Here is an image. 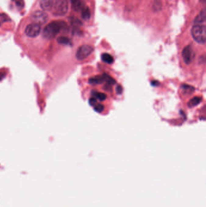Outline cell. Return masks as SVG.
Wrapping results in <instances>:
<instances>
[{
  "mask_svg": "<svg viewBox=\"0 0 206 207\" xmlns=\"http://www.w3.org/2000/svg\"><path fill=\"white\" fill-rule=\"evenodd\" d=\"M66 26L67 24L64 21H53L45 26L43 31L42 35L46 39H52Z\"/></svg>",
  "mask_w": 206,
  "mask_h": 207,
  "instance_id": "obj_1",
  "label": "cell"
},
{
  "mask_svg": "<svg viewBox=\"0 0 206 207\" xmlns=\"http://www.w3.org/2000/svg\"><path fill=\"white\" fill-rule=\"evenodd\" d=\"M69 10L68 0H54L52 9V13L56 16L65 15Z\"/></svg>",
  "mask_w": 206,
  "mask_h": 207,
  "instance_id": "obj_2",
  "label": "cell"
},
{
  "mask_svg": "<svg viewBox=\"0 0 206 207\" xmlns=\"http://www.w3.org/2000/svg\"><path fill=\"white\" fill-rule=\"evenodd\" d=\"M192 35L195 41L205 44L206 39V25L194 24L192 29Z\"/></svg>",
  "mask_w": 206,
  "mask_h": 207,
  "instance_id": "obj_3",
  "label": "cell"
},
{
  "mask_svg": "<svg viewBox=\"0 0 206 207\" xmlns=\"http://www.w3.org/2000/svg\"><path fill=\"white\" fill-rule=\"evenodd\" d=\"M94 51V48L89 45H83L79 47L76 53V58L78 61H83L87 58Z\"/></svg>",
  "mask_w": 206,
  "mask_h": 207,
  "instance_id": "obj_4",
  "label": "cell"
},
{
  "mask_svg": "<svg viewBox=\"0 0 206 207\" xmlns=\"http://www.w3.org/2000/svg\"><path fill=\"white\" fill-rule=\"evenodd\" d=\"M31 20L34 23V24L41 26L48 21V15L44 11L36 10L32 13L31 16Z\"/></svg>",
  "mask_w": 206,
  "mask_h": 207,
  "instance_id": "obj_5",
  "label": "cell"
},
{
  "mask_svg": "<svg viewBox=\"0 0 206 207\" xmlns=\"http://www.w3.org/2000/svg\"><path fill=\"white\" fill-rule=\"evenodd\" d=\"M195 56V53L191 45H187L182 52V57L186 65L190 64Z\"/></svg>",
  "mask_w": 206,
  "mask_h": 207,
  "instance_id": "obj_6",
  "label": "cell"
},
{
  "mask_svg": "<svg viewBox=\"0 0 206 207\" xmlns=\"http://www.w3.org/2000/svg\"><path fill=\"white\" fill-rule=\"evenodd\" d=\"M41 32V26L36 24H31L28 25L25 30V34L30 38L37 36Z\"/></svg>",
  "mask_w": 206,
  "mask_h": 207,
  "instance_id": "obj_7",
  "label": "cell"
},
{
  "mask_svg": "<svg viewBox=\"0 0 206 207\" xmlns=\"http://www.w3.org/2000/svg\"><path fill=\"white\" fill-rule=\"evenodd\" d=\"M54 0H39V4L41 9L45 11L52 10Z\"/></svg>",
  "mask_w": 206,
  "mask_h": 207,
  "instance_id": "obj_8",
  "label": "cell"
},
{
  "mask_svg": "<svg viewBox=\"0 0 206 207\" xmlns=\"http://www.w3.org/2000/svg\"><path fill=\"white\" fill-rule=\"evenodd\" d=\"M195 24H203L206 25V10L204 9L201 13L196 17L194 22Z\"/></svg>",
  "mask_w": 206,
  "mask_h": 207,
  "instance_id": "obj_9",
  "label": "cell"
},
{
  "mask_svg": "<svg viewBox=\"0 0 206 207\" xmlns=\"http://www.w3.org/2000/svg\"><path fill=\"white\" fill-rule=\"evenodd\" d=\"M105 82L104 76H96L93 78H91L89 79V83L91 85H98V84H102Z\"/></svg>",
  "mask_w": 206,
  "mask_h": 207,
  "instance_id": "obj_10",
  "label": "cell"
},
{
  "mask_svg": "<svg viewBox=\"0 0 206 207\" xmlns=\"http://www.w3.org/2000/svg\"><path fill=\"white\" fill-rule=\"evenodd\" d=\"M181 90L184 95H191L195 91V88L191 85L187 84H183L181 86Z\"/></svg>",
  "mask_w": 206,
  "mask_h": 207,
  "instance_id": "obj_11",
  "label": "cell"
},
{
  "mask_svg": "<svg viewBox=\"0 0 206 207\" xmlns=\"http://www.w3.org/2000/svg\"><path fill=\"white\" fill-rule=\"evenodd\" d=\"M82 18L85 20H88L91 17V12L90 9L87 6H83L81 10Z\"/></svg>",
  "mask_w": 206,
  "mask_h": 207,
  "instance_id": "obj_12",
  "label": "cell"
},
{
  "mask_svg": "<svg viewBox=\"0 0 206 207\" xmlns=\"http://www.w3.org/2000/svg\"><path fill=\"white\" fill-rule=\"evenodd\" d=\"M101 58H102V61L106 64H111L114 63L113 57L109 53H103L101 56Z\"/></svg>",
  "mask_w": 206,
  "mask_h": 207,
  "instance_id": "obj_13",
  "label": "cell"
},
{
  "mask_svg": "<svg viewBox=\"0 0 206 207\" xmlns=\"http://www.w3.org/2000/svg\"><path fill=\"white\" fill-rule=\"evenodd\" d=\"M201 101H202V98L201 97H198V96L194 97L189 101L188 107L190 108L195 107L197 106L198 105H199L201 102Z\"/></svg>",
  "mask_w": 206,
  "mask_h": 207,
  "instance_id": "obj_14",
  "label": "cell"
},
{
  "mask_svg": "<svg viewBox=\"0 0 206 207\" xmlns=\"http://www.w3.org/2000/svg\"><path fill=\"white\" fill-rule=\"evenodd\" d=\"M92 96L95 98L96 100H99L100 101H105L106 98L107 96L106 94L103 93H101V92H93L91 93Z\"/></svg>",
  "mask_w": 206,
  "mask_h": 207,
  "instance_id": "obj_15",
  "label": "cell"
},
{
  "mask_svg": "<svg viewBox=\"0 0 206 207\" xmlns=\"http://www.w3.org/2000/svg\"><path fill=\"white\" fill-rule=\"evenodd\" d=\"M57 41L60 44L64 45H70L71 44V40L68 37L66 36H60L57 39Z\"/></svg>",
  "mask_w": 206,
  "mask_h": 207,
  "instance_id": "obj_16",
  "label": "cell"
},
{
  "mask_svg": "<svg viewBox=\"0 0 206 207\" xmlns=\"http://www.w3.org/2000/svg\"><path fill=\"white\" fill-rule=\"evenodd\" d=\"M11 21L10 18L6 13H0V26L4 23L10 22Z\"/></svg>",
  "mask_w": 206,
  "mask_h": 207,
  "instance_id": "obj_17",
  "label": "cell"
},
{
  "mask_svg": "<svg viewBox=\"0 0 206 207\" xmlns=\"http://www.w3.org/2000/svg\"><path fill=\"white\" fill-rule=\"evenodd\" d=\"M94 111H96L97 113H102L104 110V106L101 103H96L95 105H94Z\"/></svg>",
  "mask_w": 206,
  "mask_h": 207,
  "instance_id": "obj_18",
  "label": "cell"
},
{
  "mask_svg": "<svg viewBox=\"0 0 206 207\" xmlns=\"http://www.w3.org/2000/svg\"><path fill=\"white\" fill-rule=\"evenodd\" d=\"M71 23L74 26H80L82 25V23L80 20H79L77 18H73L71 20Z\"/></svg>",
  "mask_w": 206,
  "mask_h": 207,
  "instance_id": "obj_19",
  "label": "cell"
},
{
  "mask_svg": "<svg viewBox=\"0 0 206 207\" xmlns=\"http://www.w3.org/2000/svg\"><path fill=\"white\" fill-rule=\"evenodd\" d=\"M162 8V4H161V2H160L159 0L158 1H155L154 3V9L155 10H160V9Z\"/></svg>",
  "mask_w": 206,
  "mask_h": 207,
  "instance_id": "obj_20",
  "label": "cell"
},
{
  "mask_svg": "<svg viewBox=\"0 0 206 207\" xmlns=\"http://www.w3.org/2000/svg\"><path fill=\"white\" fill-rule=\"evenodd\" d=\"M96 103H98L97 100L95 98H91L89 100V104L91 106H94Z\"/></svg>",
  "mask_w": 206,
  "mask_h": 207,
  "instance_id": "obj_21",
  "label": "cell"
},
{
  "mask_svg": "<svg viewBox=\"0 0 206 207\" xmlns=\"http://www.w3.org/2000/svg\"><path fill=\"white\" fill-rule=\"evenodd\" d=\"M16 5L20 8L24 7V2L23 0H16Z\"/></svg>",
  "mask_w": 206,
  "mask_h": 207,
  "instance_id": "obj_22",
  "label": "cell"
},
{
  "mask_svg": "<svg viewBox=\"0 0 206 207\" xmlns=\"http://www.w3.org/2000/svg\"><path fill=\"white\" fill-rule=\"evenodd\" d=\"M116 92L118 95H121L123 92V88L121 85H117V87H116Z\"/></svg>",
  "mask_w": 206,
  "mask_h": 207,
  "instance_id": "obj_23",
  "label": "cell"
},
{
  "mask_svg": "<svg viewBox=\"0 0 206 207\" xmlns=\"http://www.w3.org/2000/svg\"><path fill=\"white\" fill-rule=\"evenodd\" d=\"M5 76V73L3 72H0V81L2 80V79Z\"/></svg>",
  "mask_w": 206,
  "mask_h": 207,
  "instance_id": "obj_24",
  "label": "cell"
},
{
  "mask_svg": "<svg viewBox=\"0 0 206 207\" xmlns=\"http://www.w3.org/2000/svg\"><path fill=\"white\" fill-rule=\"evenodd\" d=\"M158 84V82H157V81H153L152 82V85H154V86H155V85H157V84Z\"/></svg>",
  "mask_w": 206,
  "mask_h": 207,
  "instance_id": "obj_25",
  "label": "cell"
},
{
  "mask_svg": "<svg viewBox=\"0 0 206 207\" xmlns=\"http://www.w3.org/2000/svg\"><path fill=\"white\" fill-rule=\"evenodd\" d=\"M80 1V0H71V3H73V2H76V1Z\"/></svg>",
  "mask_w": 206,
  "mask_h": 207,
  "instance_id": "obj_26",
  "label": "cell"
}]
</instances>
